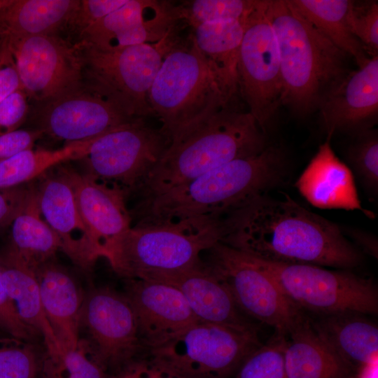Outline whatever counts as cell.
<instances>
[{
    "label": "cell",
    "mask_w": 378,
    "mask_h": 378,
    "mask_svg": "<svg viewBox=\"0 0 378 378\" xmlns=\"http://www.w3.org/2000/svg\"><path fill=\"white\" fill-rule=\"evenodd\" d=\"M222 220L221 242L259 260L350 270L363 259L335 223L287 195L256 196Z\"/></svg>",
    "instance_id": "cell-1"
},
{
    "label": "cell",
    "mask_w": 378,
    "mask_h": 378,
    "mask_svg": "<svg viewBox=\"0 0 378 378\" xmlns=\"http://www.w3.org/2000/svg\"><path fill=\"white\" fill-rule=\"evenodd\" d=\"M288 172L281 149L267 146L255 155L232 160L162 194L140 200L136 224L222 218L280 186Z\"/></svg>",
    "instance_id": "cell-2"
},
{
    "label": "cell",
    "mask_w": 378,
    "mask_h": 378,
    "mask_svg": "<svg viewBox=\"0 0 378 378\" xmlns=\"http://www.w3.org/2000/svg\"><path fill=\"white\" fill-rule=\"evenodd\" d=\"M266 146L265 133L254 117L232 102L172 136L135 194L141 200L162 194L232 160L255 155Z\"/></svg>",
    "instance_id": "cell-3"
},
{
    "label": "cell",
    "mask_w": 378,
    "mask_h": 378,
    "mask_svg": "<svg viewBox=\"0 0 378 378\" xmlns=\"http://www.w3.org/2000/svg\"><path fill=\"white\" fill-rule=\"evenodd\" d=\"M282 79L281 104L301 116L313 112L349 71L346 55L300 15L288 0H266Z\"/></svg>",
    "instance_id": "cell-4"
},
{
    "label": "cell",
    "mask_w": 378,
    "mask_h": 378,
    "mask_svg": "<svg viewBox=\"0 0 378 378\" xmlns=\"http://www.w3.org/2000/svg\"><path fill=\"white\" fill-rule=\"evenodd\" d=\"M222 218L195 217L160 223L136 224L107 259L126 279H153L191 268L202 253L221 242Z\"/></svg>",
    "instance_id": "cell-5"
},
{
    "label": "cell",
    "mask_w": 378,
    "mask_h": 378,
    "mask_svg": "<svg viewBox=\"0 0 378 378\" xmlns=\"http://www.w3.org/2000/svg\"><path fill=\"white\" fill-rule=\"evenodd\" d=\"M232 92L189 37L167 52L149 92L153 115L169 137L236 102Z\"/></svg>",
    "instance_id": "cell-6"
},
{
    "label": "cell",
    "mask_w": 378,
    "mask_h": 378,
    "mask_svg": "<svg viewBox=\"0 0 378 378\" xmlns=\"http://www.w3.org/2000/svg\"><path fill=\"white\" fill-rule=\"evenodd\" d=\"M253 258L302 312L316 315L345 312L375 315L378 312L377 288L371 279L349 270H335L314 265Z\"/></svg>",
    "instance_id": "cell-7"
},
{
    "label": "cell",
    "mask_w": 378,
    "mask_h": 378,
    "mask_svg": "<svg viewBox=\"0 0 378 378\" xmlns=\"http://www.w3.org/2000/svg\"><path fill=\"white\" fill-rule=\"evenodd\" d=\"M261 344L257 329L198 321L169 341L144 351L182 378H232Z\"/></svg>",
    "instance_id": "cell-8"
},
{
    "label": "cell",
    "mask_w": 378,
    "mask_h": 378,
    "mask_svg": "<svg viewBox=\"0 0 378 378\" xmlns=\"http://www.w3.org/2000/svg\"><path fill=\"white\" fill-rule=\"evenodd\" d=\"M170 141L162 130L139 118L97 138L80 160L90 178L120 191L135 194Z\"/></svg>",
    "instance_id": "cell-9"
},
{
    "label": "cell",
    "mask_w": 378,
    "mask_h": 378,
    "mask_svg": "<svg viewBox=\"0 0 378 378\" xmlns=\"http://www.w3.org/2000/svg\"><path fill=\"white\" fill-rule=\"evenodd\" d=\"M204 263L226 286L236 304L253 318L286 335L304 314L284 294L275 279L251 255L222 242Z\"/></svg>",
    "instance_id": "cell-10"
},
{
    "label": "cell",
    "mask_w": 378,
    "mask_h": 378,
    "mask_svg": "<svg viewBox=\"0 0 378 378\" xmlns=\"http://www.w3.org/2000/svg\"><path fill=\"white\" fill-rule=\"evenodd\" d=\"M259 0L246 20L238 61L239 92L265 133L281 104L282 79L274 31Z\"/></svg>",
    "instance_id": "cell-11"
},
{
    "label": "cell",
    "mask_w": 378,
    "mask_h": 378,
    "mask_svg": "<svg viewBox=\"0 0 378 378\" xmlns=\"http://www.w3.org/2000/svg\"><path fill=\"white\" fill-rule=\"evenodd\" d=\"M79 88L46 104L39 115V130L66 144L98 137L141 118L113 91L92 80Z\"/></svg>",
    "instance_id": "cell-12"
},
{
    "label": "cell",
    "mask_w": 378,
    "mask_h": 378,
    "mask_svg": "<svg viewBox=\"0 0 378 378\" xmlns=\"http://www.w3.org/2000/svg\"><path fill=\"white\" fill-rule=\"evenodd\" d=\"M175 31L157 43L116 50L83 46L91 80L113 91L138 118L153 115L149 92L164 56L178 41Z\"/></svg>",
    "instance_id": "cell-13"
},
{
    "label": "cell",
    "mask_w": 378,
    "mask_h": 378,
    "mask_svg": "<svg viewBox=\"0 0 378 378\" xmlns=\"http://www.w3.org/2000/svg\"><path fill=\"white\" fill-rule=\"evenodd\" d=\"M0 41L10 52L29 98L45 103L83 85V58L76 48L55 35Z\"/></svg>",
    "instance_id": "cell-14"
},
{
    "label": "cell",
    "mask_w": 378,
    "mask_h": 378,
    "mask_svg": "<svg viewBox=\"0 0 378 378\" xmlns=\"http://www.w3.org/2000/svg\"><path fill=\"white\" fill-rule=\"evenodd\" d=\"M94 359L106 370L118 371L144 351L132 307L125 294L107 287L85 293L80 329Z\"/></svg>",
    "instance_id": "cell-15"
},
{
    "label": "cell",
    "mask_w": 378,
    "mask_h": 378,
    "mask_svg": "<svg viewBox=\"0 0 378 378\" xmlns=\"http://www.w3.org/2000/svg\"><path fill=\"white\" fill-rule=\"evenodd\" d=\"M168 1L127 0L120 8L82 31V46L116 50L141 43H157L174 31Z\"/></svg>",
    "instance_id": "cell-16"
},
{
    "label": "cell",
    "mask_w": 378,
    "mask_h": 378,
    "mask_svg": "<svg viewBox=\"0 0 378 378\" xmlns=\"http://www.w3.org/2000/svg\"><path fill=\"white\" fill-rule=\"evenodd\" d=\"M125 295L134 310L144 351L169 341L199 321L183 295L169 284L127 279Z\"/></svg>",
    "instance_id": "cell-17"
},
{
    "label": "cell",
    "mask_w": 378,
    "mask_h": 378,
    "mask_svg": "<svg viewBox=\"0 0 378 378\" xmlns=\"http://www.w3.org/2000/svg\"><path fill=\"white\" fill-rule=\"evenodd\" d=\"M58 167L70 184L81 218L98 258H108L131 228L132 218L119 190L97 182L69 167Z\"/></svg>",
    "instance_id": "cell-18"
},
{
    "label": "cell",
    "mask_w": 378,
    "mask_h": 378,
    "mask_svg": "<svg viewBox=\"0 0 378 378\" xmlns=\"http://www.w3.org/2000/svg\"><path fill=\"white\" fill-rule=\"evenodd\" d=\"M318 109L328 137L336 132L371 129L378 113V55L349 71L324 95Z\"/></svg>",
    "instance_id": "cell-19"
},
{
    "label": "cell",
    "mask_w": 378,
    "mask_h": 378,
    "mask_svg": "<svg viewBox=\"0 0 378 378\" xmlns=\"http://www.w3.org/2000/svg\"><path fill=\"white\" fill-rule=\"evenodd\" d=\"M48 172L34 186L41 216L58 238L60 250L76 265L89 270L99 258L72 188L58 168L53 174Z\"/></svg>",
    "instance_id": "cell-20"
},
{
    "label": "cell",
    "mask_w": 378,
    "mask_h": 378,
    "mask_svg": "<svg viewBox=\"0 0 378 378\" xmlns=\"http://www.w3.org/2000/svg\"><path fill=\"white\" fill-rule=\"evenodd\" d=\"M149 280L178 289L200 322L241 330L257 329L239 309L226 286L202 260L191 268Z\"/></svg>",
    "instance_id": "cell-21"
},
{
    "label": "cell",
    "mask_w": 378,
    "mask_h": 378,
    "mask_svg": "<svg viewBox=\"0 0 378 378\" xmlns=\"http://www.w3.org/2000/svg\"><path fill=\"white\" fill-rule=\"evenodd\" d=\"M320 145L295 182L300 195L312 206L323 209L360 211L369 218L372 212L362 206L351 169L333 151L330 140Z\"/></svg>",
    "instance_id": "cell-22"
},
{
    "label": "cell",
    "mask_w": 378,
    "mask_h": 378,
    "mask_svg": "<svg viewBox=\"0 0 378 378\" xmlns=\"http://www.w3.org/2000/svg\"><path fill=\"white\" fill-rule=\"evenodd\" d=\"M42 304L62 352L76 349L85 293L64 267L49 260L35 270Z\"/></svg>",
    "instance_id": "cell-23"
},
{
    "label": "cell",
    "mask_w": 378,
    "mask_h": 378,
    "mask_svg": "<svg viewBox=\"0 0 378 378\" xmlns=\"http://www.w3.org/2000/svg\"><path fill=\"white\" fill-rule=\"evenodd\" d=\"M2 276L8 296L22 321L43 337L46 358H60L59 344L46 316L34 270L8 248L0 255Z\"/></svg>",
    "instance_id": "cell-24"
},
{
    "label": "cell",
    "mask_w": 378,
    "mask_h": 378,
    "mask_svg": "<svg viewBox=\"0 0 378 378\" xmlns=\"http://www.w3.org/2000/svg\"><path fill=\"white\" fill-rule=\"evenodd\" d=\"M309 319L324 342L354 370L378 360L377 325L365 314L345 312Z\"/></svg>",
    "instance_id": "cell-25"
},
{
    "label": "cell",
    "mask_w": 378,
    "mask_h": 378,
    "mask_svg": "<svg viewBox=\"0 0 378 378\" xmlns=\"http://www.w3.org/2000/svg\"><path fill=\"white\" fill-rule=\"evenodd\" d=\"M284 365L288 378H353L354 371L319 337L304 316L286 335Z\"/></svg>",
    "instance_id": "cell-26"
},
{
    "label": "cell",
    "mask_w": 378,
    "mask_h": 378,
    "mask_svg": "<svg viewBox=\"0 0 378 378\" xmlns=\"http://www.w3.org/2000/svg\"><path fill=\"white\" fill-rule=\"evenodd\" d=\"M80 1L12 0L0 9V40L53 34L73 20Z\"/></svg>",
    "instance_id": "cell-27"
},
{
    "label": "cell",
    "mask_w": 378,
    "mask_h": 378,
    "mask_svg": "<svg viewBox=\"0 0 378 378\" xmlns=\"http://www.w3.org/2000/svg\"><path fill=\"white\" fill-rule=\"evenodd\" d=\"M246 17L240 20L203 24L192 28L190 38L229 89L238 94V61Z\"/></svg>",
    "instance_id": "cell-28"
},
{
    "label": "cell",
    "mask_w": 378,
    "mask_h": 378,
    "mask_svg": "<svg viewBox=\"0 0 378 378\" xmlns=\"http://www.w3.org/2000/svg\"><path fill=\"white\" fill-rule=\"evenodd\" d=\"M288 1L300 15L337 48L346 55L352 56L358 66L370 58L348 26L347 15L353 1Z\"/></svg>",
    "instance_id": "cell-29"
},
{
    "label": "cell",
    "mask_w": 378,
    "mask_h": 378,
    "mask_svg": "<svg viewBox=\"0 0 378 378\" xmlns=\"http://www.w3.org/2000/svg\"><path fill=\"white\" fill-rule=\"evenodd\" d=\"M10 242L8 248L35 270L53 260L60 250L56 234L41 216L34 195L10 225Z\"/></svg>",
    "instance_id": "cell-30"
},
{
    "label": "cell",
    "mask_w": 378,
    "mask_h": 378,
    "mask_svg": "<svg viewBox=\"0 0 378 378\" xmlns=\"http://www.w3.org/2000/svg\"><path fill=\"white\" fill-rule=\"evenodd\" d=\"M94 139L68 144L54 150L30 148L1 162L0 189L27 184L55 166L80 160Z\"/></svg>",
    "instance_id": "cell-31"
},
{
    "label": "cell",
    "mask_w": 378,
    "mask_h": 378,
    "mask_svg": "<svg viewBox=\"0 0 378 378\" xmlns=\"http://www.w3.org/2000/svg\"><path fill=\"white\" fill-rule=\"evenodd\" d=\"M259 0H188L171 2L176 22L182 21L192 28L208 24L240 20L256 8Z\"/></svg>",
    "instance_id": "cell-32"
},
{
    "label": "cell",
    "mask_w": 378,
    "mask_h": 378,
    "mask_svg": "<svg viewBox=\"0 0 378 378\" xmlns=\"http://www.w3.org/2000/svg\"><path fill=\"white\" fill-rule=\"evenodd\" d=\"M354 134L346 149V159L366 190L375 195L378 188L377 133L368 129Z\"/></svg>",
    "instance_id": "cell-33"
},
{
    "label": "cell",
    "mask_w": 378,
    "mask_h": 378,
    "mask_svg": "<svg viewBox=\"0 0 378 378\" xmlns=\"http://www.w3.org/2000/svg\"><path fill=\"white\" fill-rule=\"evenodd\" d=\"M286 335L276 333L241 363L233 378H288L284 365Z\"/></svg>",
    "instance_id": "cell-34"
},
{
    "label": "cell",
    "mask_w": 378,
    "mask_h": 378,
    "mask_svg": "<svg viewBox=\"0 0 378 378\" xmlns=\"http://www.w3.org/2000/svg\"><path fill=\"white\" fill-rule=\"evenodd\" d=\"M43 378H108L106 370L92 356L83 340L76 349L70 350L55 360L46 358Z\"/></svg>",
    "instance_id": "cell-35"
},
{
    "label": "cell",
    "mask_w": 378,
    "mask_h": 378,
    "mask_svg": "<svg viewBox=\"0 0 378 378\" xmlns=\"http://www.w3.org/2000/svg\"><path fill=\"white\" fill-rule=\"evenodd\" d=\"M38 360L29 342L0 337V378H36Z\"/></svg>",
    "instance_id": "cell-36"
},
{
    "label": "cell",
    "mask_w": 378,
    "mask_h": 378,
    "mask_svg": "<svg viewBox=\"0 0 378 378\" xmlns=\"http://www.w3.org/2000/svg\"><path fill=\"white\" fill-rule=\"evenodd\" d=\"M349 28L362 45L365 53L378 55L377 1L357 4L353 1L347 15Z\"/></svg>",
    "instance_id": "cell-37"
},
{
    "label": "cell",
    "mask_w": 378,
    "mask_h": 378,
    "mask_svg": "<svg viewBox=\"0 0 378 378\" xmlns=\"http://www.w3.org/2000/svg\"><path fill=\"white\" fill-rule=\"evenodd\" d=\"M0 326L9 336L30 342L38 334L25 325L19 317L10 299L0 265Z\"/></svg>",
    "instance_id": "cell-38"
},
{
    "label": "cell",
    "mask_w": 378,
    "mask_h": 378,
    "mask_svg": "<svg viewBox=\"0 0 378 378\" xmlns=\"http://www.w3.org/2000/svg\"><path fill=\"white\" fill-rule=\"evenodd\" d=\"M111 378H182L180 375L147 353L136 356Z\"/></svg>",
    "instance_id": "cell-39"
},
{
    "label": "cell",
    "mask_w": 378,
    "mask_h": 378,
    "mask_svg": "<svg viewBox=\"0 0 378 378\" xmlns=\"http://www.w3.org/2000/svg\"><path fill=\"white\" fill-rule=\"evenodd\" d=\"M28 96L20 88L0 103V136L18 130L28 113Z\"/></svg>",
    "instance_id": "cell-40"
},
{
    "label": "cell",
    "mask_w": 378,
    "mask_h": 378,
    "mask_svg": "<svg viewBox=\"0 0 378 378\" xmlns=\"http://www.w3.org/2000/svg\"><path fill=\"white\" fill-rule=\"evenodd\" d=\"M34 186L27 184L0 189V230L10 226L13 220L29 202Z\"/></svg>",
    "instance_id": "cell-41"
},
{
    "label": "cell",
    "mask_w": 378,
    "mask_h": 378,
    "mask_svg": "<svg viewBox=\"0 0 378 378\" xmlns=\"http://www.w3.org/2000/svg\"><path fill=\"white\" fill-rule=\"evenodd\" d=\"M127 0H82L73 19L83 31L122 6Z\"/></svg>",
    "instance_id": "cell-42"
},
{
    "label": "cell",
    "mask_w": 378,
    "mask_h": 378,
    "mask_svg": "<svg viewBox=\"0 0 378 378\" xmlns=\"http://www.w3.org/2000/svg\"><path fill=\"white\" fill-rule=\"evenodd\" d=\"M39 130H17L0 136V162L27 149L41 138Z\"/></svg>",
    "instance_id": "cell-43"
},
{
    "label": "cell",
    "mask_w": 378,
    "mask_h": 378,
    "mask_svg": "<svg viewBox=\"0 0 378 378\" xmlns=\"http://www.w3.org/2000/svg\"><path fill=\"white\" fill-rule=\"evenodd\" d=\"M20 88L21 82L13 57L0 41V103Z\"/></svg>",
    "instance_id": "cell-44"
},
{
    "label": "cell",
    "mask_w": 378,
    "mask_h": 378,
    "mask_svg": "<svg viewBox=\"0 0 378 378\" xmlns=\"http://www.w3.org/2000/svg\"><path fill=\"white\" fill-rule=\"evenodd\" d=\"M351 235L364 251L372 256L377 258V243L374 238H372L370 235L358 231H351Z\"/></svg>",
    "instance_id": "cell-45"
},
{
    "label": "cell",
    "mask_w": 378,
    "mask_h": 378,
    "mask_svg": "<svg viewBox=\"0 0 378 378\" xmlns=\"http://www.w3.org/2000/svg\"><path fill=\"white\" fill-rule=\"evenodd\" d=\"M356 371L353 378H378V360L364 364Z\"/></svg>",
    "instance_id": "cell-46"
},
{
    "label": "cell",
    "mask_w": 378,
    "mask_h": 378,
    "mask_svg": "<svg viewBox=\"0 0 378 378\" xmlns=\"http://www.w3.org/2000/svg\"><path fill=\"white\" fill-rule=\"evenodd\" d=\"M11 1L12 0H0V9L8 5Z\"/></svg>",
    "instance_id": "cell-47"
},
{
    "label": "cell",
    "mask_w": 378,
    "mask_h": 378,
    "mask_svg": "<svg viewBox=\"0 0 378 378\" xmlns=\"http://www.w3.org/2000/svg\"><path fill=\"white\" fill-rule=\"evenodd\" d=\"M4 336H9L8 335H7L4 330L1 328V327L0 326V337H4Z\"/></svg>",
    "instance_id": "cell-48"
}]
</instances>
